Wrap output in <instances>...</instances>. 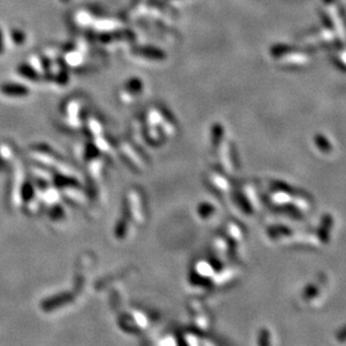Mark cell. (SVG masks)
Wrapping results in <instances>:
<instances>
[{"instance_id": "1", "label": "cell", "mask_w": 346, "mask_h": 346, "mask_svg": "<svg viewBox=\"0 0 346 346\" xmlns=\"http://www.w3.org/2000/svg\"><path fill=\"white\" fill-rule=\"evenodd\" d=\"M2 90L4 94L11 96H22L27 94L26 88H24L23 85L17 84H5L2 86Z\"/></svg>"}, {"instance_id": "2", "label": "cell", "mask_w": 346, "mask_h": 346, "mask_svg": "<svg viewBox=\"0 0 346 346\" xmlns=\"http://www.w3.org/2000/svg\"><path fill=\"white\" fill-rule=\"evenodd\" d=\"M13 36H14V40H15L17 43L22 42L24 40V35L22 34L21 32H17V31H14L13 32Z\"/></svg>"}, {"instance_id": "3", "label": "cell", "mask_w": 346, "mask_h": 346, "mask_svg": "<svg viewBox=\"0 0 346 346\" xmlns=\"http://www.w3.org/2000/svg\"><path fill=\"white\" fill-rule=\"evenodd\" d=\"M0 52H3V35H2V32H0Z\"/></svg>"}]
</instances>
